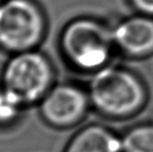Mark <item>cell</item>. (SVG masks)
<instances>
[{
	"label": "cell",
	"instance_id": "obj_7",
	"mask_svg": "<svg viewBox=\"0 0 153 152\" xmlns=\"http://www.w3.org/2000/svg\"><path fill=\"white\" fill-rule=\"evenodd\" d=\"M62 152H122L121 139L103 124L89 123L75 132Z\"/></svg>",
	"mask_w": 153,
	"mask_h": 152
},
{
	"label": "cell",
	"instance_id": "obj_1",
	"mask_svg": "<svg viewBox=\"0 0 153 152\" xmlns=\"http://www.w3.org/2000/svg\"><path fill=\"white\" fill-rule=\"evenodd\" d=\"M57 45L66 65L87 75L111 64L115 50L111 27L91 16L69 19L60 30Z\"/></svg>",
	"mask_w": 153,
	"mask_h": 152
},
{
	"label": "cell",
	"instance_id": "obj_3",
	"mask_svg": "<svg viewBox=\"0 0 153 152\" xmlns=\"http://www.w3.org/2000/svg\"><path fill=\"white\" fill-rule=\"evenodd\" d=\"M56 82L54 63L41 49L9 54L0 73V85L26 109L37 106Z\"/></svg>",
	"mask_w": 153,
	"mask_h": 152
},
{
	"label": "cell",
	"instance_id": "obj_10",
	"mask_svg": "<svg viewBox=\"0 0 153 152\" xmlns=\"http://www.w3.org/2000/svg\"><path fill=\"white\" fill-rule=\"evenodd\" d=\"M138 14L153 17V0H129Z\"/></svg>",
	"mask_w": 153,
	"mask_h": 152
},
{
	"label": "cell",
	"instance_id": "obj_8",
	"mask_svg": "<svg viewBox=\"0 0 153 152\" xmlns=\"http://www.w3.org/2000/svg\"><path fill=\"white\" fill-rule=\"evenodd\" d=\"M122 152H153V124H140L120 136Z\"/></svg>",
	"mask_w": 153,
	"mask_h": 152
},
{
	"label": "cell",
	"instance_id": "obj_2",
	"mask_svg": "<svg viewBox=\"0 0 153 152\" xmlns=\"http://www.w3.org/2000/svg\"><path fill=\"white\" fill-rule=\"evenodd\" d=\"M91 109L104 117L122 119L137 113L146 105L143 81L126 68L105 66L90 75L86 85Z\"/></svg>",
	"mask_w": 153,
	"mask_h": 152
},
{
	"label": "cell",
	"instance_id": "obj_4",
	"mask_svg": "<svg viewBox=\"0 0 153 152\" xmlns=\"http://www.w3.org/2000/svg\"><path fill=\"white\" fill-rule=\"evenodd\" d=\"M49 32V19L37 0L0 2V50L8 54L41 49Z\"/></svg>",
	"mask_w": 153,
	"mask_h": 152
},
{
	"label": "cell",
	"instance_id": "obj_9",
	"mask_svg": "<svg viewBox=\"0 0 153 152\" xmlns=\"http://www.w3.org/2000/svg\"><path fill=\"white\" fill-rule=\"evenodd\" d=\"M26 110L17 97L0 85V129L17 125Z\"/></svg>",
	"mask_w": 153,
	"mask_h": 152
},
{
	"label": "cell",
	"instance_id": "obj_6",
	"mask_svg": "<svg viewBox=\"0 0 153 152\" xmlns=\"http://www.w3.org/2000/svg\"><path fill=\"white\" fill-rule=\"evenodd\" d=\"M115 50L132 58H143L153 53V17L138 14L111 27Z\"/></svg>",
	"mask_w": 153,
	"mask_h": 152
},
{
	"label": "cell",
	"instance_id": "obj_11",
	"mask_svg": "<svg viewBox=\"0 0 153 152\" xmlns=\"http://www.w3.org/2000/svg\"><path fill=\"white\" fill-rule=\"evenodd\" d=\"M1 1H2V0H0V2H1Z\"/></svg>",
	"mask_w": 153,
	"mask_h": 152
},
{
	"label": "cell",
	"instance_id": "obj_5",
	"mask_svg": "<svg viewBox=\"0 0 153 152\" xmlns=\"http://www.w3.org/2000/svg\"><path fill=\"white\" fill-rule=\"evenodd\" d=\"M36 107L42 121L59 131L79 126L92 110L86 86L75 82H56Z\"/></svg>",
	"mask_w": 153,
	"mask_h": 152
}]
</instances>
